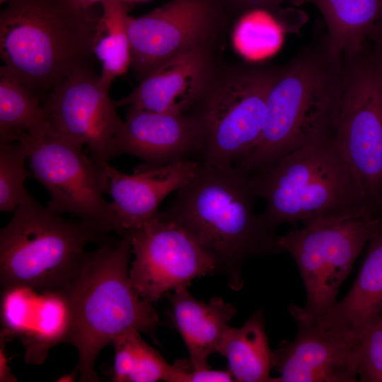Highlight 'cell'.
Masks as SVG:
<instances>
[{
    "label": "cell",
    "instance_id": "cell-1",
    "mask_svg": "<svg viewBox=\"0 0 382 382\" xmlns=\"http://www.w3.org/2000/svg\"><path fill=\"white\" fill-rule=\"evenodd\" d=\"M257 199L246 172L199 160L193 176L161 212L192 234L239 289L244 262L282 253L279 236L255 211Z\"/></svg>",
    "mask_w": 382,
    "mask_h": 382
},
{
    "label": "cell",
    "instance_id": "cell-2",
    "mask_svg": "<svg viewBox=\"0 0 382 382\" xmlns=\"http://www.w3.org/2000/svg\"><path fill=\"white\" fill-rule=\"evenodd\" d=\"M343 80L342 57L325 40L299 52L282 66L270 91L260 139L234 166L253 175L298 149L334 138Z\"/></svg>",
    "mask_w": 382,
    "mask_h": 382
},
{
    "label": "cell",
    "instance_id": "cell-3",
    "mask_svg": "<svg viewBox=\"0 0 382 382\" xmlns=\"http://www.w3.org/2000/svg\"><path fill=\"white\" fill-rule=\"evenodd\" d=\"M131 233L116 243L86 252L72 279L60 290L71 314L66 342L77 349L79 381L97 382L101 350L129 330L151 333L160 324L153 303L141 298L129 279Z\"/></svg>",
    "mask_w": 382,
    "mask_h": 382
},
{
    "label": "cell",
    "instance_id": "cell-4",
    "mask_svg": "<svg viewBox=\"0 0 382 382\" xmlns=\"http://www.w3.org/2000/svg\"><path fill=\"white\" fill-rule=\"evenodd\" d=\"M100 10L70 0H11L0 14V56L38 98L46 96L92 52Z\"/></svg>",
    "mask_w": 382,
    "mask_h": 382
},
{
    "label": "cell",
    "instance_id": "cell-5",
    "mask_svg": "<svg viewBox=\"0 0 382 382\" xmlns=\"http://www.w3.org/2000/svg\"><path fill=\"white\" fill-rule=\"evenodd\" d=\"M250 178L257 197L266 201L260 216L272 231L286 223L305 226L371 216L361 185L334 138L298 149Z\"/></svg>",
    "mask_w": 382,
    "mask_h": 382
},
{
    "label": "cell",
    "instance_id": "cell-6",
    "mask_svg": "<svg viewBox=\"0 0 382 382\" xmlns=\"http://www.w3.org/2000/svg\"><path fill=\"white\" fill-rule=\"evenodd\" d=\"M13 212L0 231L2 289H61L79 268L87 245L115 243L96 224L65 219L42 206L26 190Z\"/></svg>",
    "mask_w": 382,
    "mask_h": 382
},
{
    "label": "cell",
    "instance_id": "cell-7",
    "mask_svg": "<svg viewBox=\"0 0 382 382\" xmlns=\"http://www.w3.org/2000/svg\"><path fill=\"white\" fill-rule=\"evenodd\" d=\"M282 69L248 64L217 66L189 111L204 133L200 161L231 167L257 144L265 123L268 95Z\"/></svg>",
    "mask_w": 382,
    "mask_h": 382
},
{
    "label": "cell",
    "instance_id": "cell-8",
    "mask_svg": "<svg viewBox=\"0 0 382 382\" xmlns=\"http://www.w3.org/2000/svg\"><path fill=\"white\" fill-rule=\"evenodd\" d=\"M25 146L31 175L47 190V207L90 221L106 233L122 231L112 203L103 197L110 183L103 166L83 151V145L52 128L25 134L18 140Z\"/></svg>",
    "mask_w": 382,
    "mask_h": 382
},
{
    "label": "cell",
    "instance_id": "cell-9",
    "mask_svg": "<svg viewBox=\"0 0 382 382\" xmlns=\"http://www.w3.org/2000/svg\"><path fill=\"white\" fill-rule=\"evenodd\" d=\"M343 90L334 140L362 189L369 214H382V80L365 47L342 56Z\"/></svg>",
    "mask_w": 382,
    "mask_h": 382
},
{
    "label": "cell",
    "instance_id": "cell-10",
    "mask_svg": "<svg viewBox=\"0 0 382 382\" xmlns=\"http://www.w3.org/2000/svg\"><path fill=\"white\" fill-rule=\"evenodd\" d=\"M379 220L368 215L305 225L279 236L282 253L294 260L306 291L299 306L310 316H318L337 302L339 289L370 240Z\"/></svg>",
    "mask_w": 382,
    "mask_h": 382
},
{
    "label": "cell",
    "instance_id": "cell-11",
    "mask_svg": "<svg viewBox=\"0 0 382 382\" xmlns=\"http://www.w3.org/2000/svg\"><path fill=\"white\" fill-rule=\"evenodd\" d=\"M230 15L221 0H171L139 17L129 16L131 66L139 81L173 57L215 44Z\"/></svg>",
    "mask_w": 382,
    "mask_h": 382
},
{
    "label": "cell",
    "instance_id": "cell-12",
    "mask_svg": "<svg viewBox=\"0 0 382 382\" xmlns=\"http://www.w3.org/2000/svg\"><path fill=\"white\" fill-rule=\"evenodd\" d=\"M130 233L134 260L129 279L139 295L153 303L167 292L219 269L192 234L160 211Z\"/></svg>",
    "mask_w": 382,
    "mask_h": 382
},
{
    "label": "cell",
    "instance_id": "cell-13",
    "mask_svg": "<svg viewBox=\"0 0 382 382\" xmlns=\"http://www.w3.org/2000/svg\"><path fill=\"white\" fill-rule=\"evenodd\" d=\"M110 87L84 66L58 84L42 106L52 129L86 145L91 157L103 166L110 159L112 142L123 124Z\"/></svg>",
    "mask_w": 382,
    "mask_h": 382
},
{
    "label": "cell",
    "instance_id": "cell-14",
    "mask_svg": "<svg viewBox=\"0 0 382 382\" xmlns=\"http://www.w3.org/2000/svg\"><path fill=\"white\" fill-rule=\"evenodd\" d=\"M289 311L298 330L294 340L272 351V366L279 373L274 382L356 381V339L320 324L298 306L290 305Z\"/></svg>",
    "mask_w": 382,
    "mask_h": 382
},
{
    "label": "cell",
    "instance_id": "cell-15",
    "mask_svg": "<svg viewBox=\"0 0 382 382\" xmlns=\"http://www.w3.org/2000/svg\"><path fill=\"white\" fill-rule=\"evenodd\" d=\"M204 137L191 112H154L128 106L125 120L114 138L110 158L123 154L137 156L151 166H163L201 158ZM200 160V159H199Z\"/></svg>",
    "mask_w": 382,
    "mask_h": 382
},
{
    "label": "cell",
    "instance_id": "cell-16",
    "mask_svg": "<svg viewBox=\"0 0 382 382\" xmlns=\"http://www.w3.org/2000/svg\"><path fill=\"white\" fill-rule=\"evenodd\" d=\"M1 335L22 337L25 359L40 364L54 345L66 342L71 314L62 290L40 291L24 286L3 289Z\"/></svg>",
    "mask_w": 382,
    "mask_h": 382
},
{
    "label": "cell",
    "instance_id": "cell-17",
    "mask_svg": "<svg viewBox=\"0 0 382 382\" xmlns=\"http://www.w3.org/2000/svg\"><path fill=\"white\" fill-rule=\"evenodd\" d=\"M215 44L195 47L168 60L115 105L174 113L189 112L204 92L218 65Z\"/></svg>",
    "mask_w": 382,
    "mask_h": 382
},
{
    "label": "cell",
    "instance_id": "cell-18",
    "mask_svg": "<svg viewBox=\"0 0 382 382\" xmlns=\"http://www.w3.org/2000/svg\"><path fill=\"white\" fill-rule=\"evenodd\" d=\"M199 160H184L163 166L139 165L126 174L109 164V193L122 236L134 231L155 217L163 199L178 191L195 174Z\"/></svg>",
    "mask_w": 382,
    "mask_h": 382
},
{
    "label": "cell",
    "instance_id": "cell-19",
    "mask_svg": "<svg viewBox=\"0 0 382 382\" xmlns=\"http://www.w3.org/2000/svg\"><path fill=\"white\" fill-rule=\"evenodd\" d=\"M168 294L175 326L187 348L194 368L209 367L208 357L217 352L228 322L236 313L234 305L215 297L204 303L195 299L187 286Z\"/></svg>",
    "mask_w": 382,
    "mask_h": 382
},
{
    "label": "cell",
    "instance_id": "cell-20",
    "mask_svg": "<svg viewBox=\"0 0 382 382\" xmlns=\"http://www.w3.org/2000/svg\"><path fill=\"white\" fill-rule=\"evenodd\" d=\"M364 262L346 296L325 313L311 316L321 325L356 340L382 307V217L368 242Z\"/></svg>",
    "mask_w": 382,
    "mask_h": 382
},
{
    "label": "cell",
    "instance_id": "cell-21",
    "mask_svg": "<svg viewBox=\"0 0 382 382\" xmlns=\"http://www.w3.org/2000/svg\"><path fill=\"white\" fill-rule=\"evenodd\" d=\"M323 15L328 30L324 38L336 56L365 46L376 26L382 21V0H305Z\"/></svg>",
    "mask_w": 382,
    "mask_h": 382
},
{
    "label": "cell",
    "instance_id": "cell-22",
    "mask_svg": "<svg viewBox=\"0 0 382 382\" xmlns=\"http://www.w3.org/2000/svg\"><path fill=\"white\" fill-rule=\"evenodd\" d=\"M217 352L226 358L235 381L274 382L270 376L272 351L262 311L253 313L240 328L228 327Z\"/></svg>",
    "mask_w": 382,
    "mask_h": 382
},
{
    "label": "cell",
    "instance_id": "cell-23",
    "mask_svg": "<svg viewBox=\"0 0 382 382\" xmlns=\"http://www.w3.org/2000/svg\"><path fill=\"white\" fill-rule=\"evenodd\" d=\"M92 52L101 63L102 81L110 86L131 66L129 6L125 0H103Z\"/></svg>",
    "mask_w": 382,
    "mask_h": 382
},
{
    "label": "cell",
    "instance_id": "cell-24",
    "mask_svg": "<svg viewBox=\"0 0 382 382\" xmlns=\"http://www.w3.org/2000/svg\"><path fill=\"white\" fill-rule=\"evenodd\" d=\"M50 128L39 98L8 69L0 68V141H17L25 134Z\"/></svg>",
    "mask_w": 382,
    "mask_h": 382
},
{
    "label": "cell",
    "instance_id": "cell-25",
    "mask_svg": "<svg viewBox=\"0 0 382 382\" xmlns=\"http://www.w3.org/2000/svg\"><path fill=\"white\" fill-rule=\"evenodd\" d=\"M129 330L112 342L115 349L112 380L116 382L167 381L172 364L141 337Z\"/></svg>",
    "mask_w": 382,
    "mask_h": 382
},
{
    "label": "cell",
    "instance_id": "cell-26",
    "mask_svg": "<svg viewBox=\"0 0 382 382\" xmlns=\"http://www.w3.org/2000/svg\"><path fill=\"white\" fill-rule=\"evenodd\" d=\"M27 152L19 141H0V211H14L25 192V181L31 175L25 168Z\"/></svg>",
    "mask_w": 382,
    "mask_h": 382
},
{
    "label": "cell",
    "instance_id": "cell-27",
    "mask_svg": "<svg viewBox=\"0 0 382 382\" xmlns=\"http://www.w3.org/2000/svg\"><path fill=\"white\" fill-rule=\"evenodd\" d=\"M354 357L361 381L382 382V307L359 332Z\"/></svg>",
    "mask_w": 382,
    "mask_h": 382
},
{
    "label": "cell",
    "instance_id": "cell-28",
    "mask_svg": "<svg viewBox=\"0 0 382 382\" xmlns=\"http://www.w3.org/2000/svg\"><path fill=\"white\" fill-rule=\"evenodd\" d=\"M168 382H231L235 381L228 370L196 369L190 359H180L172 364Z\"/></svg>",
    "mask_w": 382,
    "mask_h": 382
},
{
    "label": "cell",
    "instance_id": "cell-29",
    "mask_svg": "<svg viewBox=\"0 0 382 382\" xmlns=\"http://www.w3.org/2000/svg\"><path fill=\"white\" fill-rule=\"evenodd\" d=\"M230 16H238L253 10H266L275 13L287 0H221ZM304 1L305 0H300Z\"/></svg>",
    "mask_w": 382,
    "mask_h": 382
},
{
    "label": "cell",
    "instance_id": "cell-30",
    "mask_svg": "<svg viewBox=\"0 0 382 382\" xmlns=\"http://www.w3.org/2000/svg\"><path fill=\"white\" fill-rule=\"evenodd\" d=\"M365 48L376 72L382 80V21L374 29Z\"/></svg>",
    "mask_w": 382,
    "mask_h": 382
},
{
    "label": "cell",
    "instance_id": "cell-31",
    "mask_svg": "<svg viewBox=\"0 0 382 382\" xmlns=\"http://www.w3.org/2000/svg\"><path fill=\"white\" fill-rule=\"evenodd\" d=\"M7 338L1 335L0 345V381L1 382H13L16 381V378L12 374L8 366V359L5 350V345Z\"/></svg>",
    "mask_w": 382,
    "mask_h": 382
},
{
    "label": "cell",
    "instance_id": "cell-32",
    "mask_svg": "<svg viewBox=\"0 0 382 382\" xmlns=\"http://www.w3.org/2000/svg\"><path fill=\"white\" fill-rule=\"evenodd\" d=\"M76 6L81 9H96L101 5L103 0H70Z\"/></svg>",
    "mask_w": 382,
    "mask_h": 382
},
{
    "label": "cell",
    "instance_id": "cell-33",
    "mask_svg": "<svg viewBox=\"0 0 382 382\" xmlns=\"http://www.w3.org/2000/svg\"><path fill=\"white\" fill-rule=\"evenodd\" d=\"M10 1H11V0H0V3L3 4V3H5V2H9Z\"/></svg>",
    "mask_w": 382,
    "mask_h": 382
},
{
    "label": "cell",
    "instance_id": "cell-34",
    "mask_svg": "<svg viewBox=\"0 0 382 382\" xmlns=\"http://www.w3.org/2000/svg\"><path fill=\"white\" fill-rule=\"evenodd\" d=\"M380 216H381V217H382V214H381V215Z\"/></svg>",
    "mask_w": 382,
    "mask_h": 382
}]
</instances>
